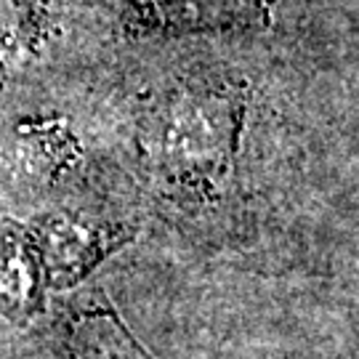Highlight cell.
<instances>
[{"mask_svg":"<svg viewBox=\"0 0 359 359\" xmlns=\"http://www.w3.org/2000/svg\"><path fill=\"white\" fill-rule=\"evenodd\" d=\"M271 0H139V22L149 29H231L266 22Z\"/></svg>","mask_w":359,"mask_h":359,"instance_id":"2","label":"cell"},{"mask_svg":"<svg viewBox=\"0 0 359 359\" xmlns=\"http://www.w3.org/2000/svg\"><path fill=\"white\" fill-rule=\"evenodd\" d=\"M240 120L243 107L231 93L181 90L152 123L154 163L179 184L216 187L237 152Z\"/></svg>","mask_w":359,"mask_h":359,"instance_id":"1","label":"cell"}]
</instances>
